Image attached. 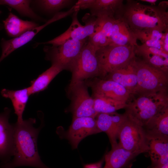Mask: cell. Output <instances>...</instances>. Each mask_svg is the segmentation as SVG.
<instances>
[{
	"label": "cell",
	"instance_id": "1",
	"mask_svg": "<svg viewBox=\"0 0 168 168\" xmlns=\"http://www.w3.org/2000/svg\"><path fill=\"white\" fill-rule=\"evenodd\" d=\"M35 118L23 120L13 124V158L8 163L1 166L2 168H14L29 166L36 168H50L41 160L37 148V138L43 124L34 126Z\"/></svg>",
	"mask_w": 168,
	"mask_h": 168
},
{
	"label": "cell",
	"instance_id": "2",
	"mask_svg": "<svg viewBox=\"0 0 168 168\" xmlns=\"http://www.w3.org/2000/svg\"><path fill=\"white\" fill-rule=\"evenodd\" d=\"M167 7L168 2L155 6L128 0L124 5L122 18L133 32L147 29L165 32L168 30Z\"/></svg>",
	"mask_w": 168,
	"mask_h": 168
},
{
	"label": "cell",
	"instance_id": "3",
	"mask_svg": "<svg viewBox=\"0 0 168 168\" xmlns=\"http://www.w3.org/2000/svg\"><path fill=\"white\" fill-rule=\"evenodd\" d=\"M167 91L138 95L127 102L125 113L144 127L156 114L168 106Z\"/></svg>",
	"mask_w": 168,
	"mask_h": 168
},
{
	"label": "cell",
	"instance_id": "4",
	"mask_svg": "<svg viewBox=\"0 0 168 168\" xmlns=\"http://www.w3.org/2000/svg\"><path fill=\"white\" fill-rule=\"evenodd\" d=\"M134 46L111 44L97 49L96 55L100 78H104L109 73L128 63L135 56Z\"/></svg>",
	"mask_w": 168,
	"mask_h": 168
},
{
	"label": "cell",
	"instance_id": "5",
	"mask_svg": "<svg viewBox=\"0 0 168 168\" xmlns=\"http://www.w3.org/2000/svg\"><path fill=\"white\" fill-rule=\"evenodd\" d=\"M133 64L137 77L134 95L168 91V74L135 56Z\"/></svg>",
	"mask_w": 168,
	"mask_h": 168
},
{
	"label": "cell",
	"instance_id": "6",
	"mask_svg": "<svg viewBox=\"0 0 168 168\" xmlns=\"http://www.w3.org/2000/svg\"><path fill=\"white\" fill-rule=\"evenodd\" d=\"M126 116L118 131V144L125 149L139 154L148 152L147 134L143 127Z\"/></svg>",
	"mask_w": 168,
	"mask_h": 168
},
{
	"label": "cell",
	"instance_id": "7",
	"mask_svg": "<svg viewBox=\"0 0 168 168\" xmlns=\"http://www.w3.org/2000/svg\"><path fill=\"white\" fill-rule=\"evenodd\" d=\"M96 50L88 41L84 45L70 69L72 76L68 89L79 82L98 76L99 68Z\"/></svg>",
	"mask_w": 168,
	"mask_h": 168
},
{
	"label": "cell",
	"instance_id": "8",
	"mask_svg": "<svg viewBox=\"0 0 168 168\" xmlns=\"http://www.w3.org/2000/svg\"><path fill=\"white\" fill-rule=\"evenodd\" d=\"M86 42V40H68L56 46H45L44 50L46 59L52 64L58 65L63 70L70 69Z\"/></svg>",
	"mask_w": 168,
	"mask_h": 168
},
{
	"label": "cell",
	"instance_id": "9",
	"mask_svg": "<svg viewBox=\"0 0 168 168\" xmlns=\"http://www.w3.org/2000/svg\"><path fill=\"white\" fill-rule=\"evenodd\" d=\"M79 9L78 8L72 13V23L67 30L50 40L38 43L37 45L46 44H51L52 46L58 45L69 39L84 40L92 35L96 31V17L90 14H86L82 18L85 25H82L77 18Z\"/></svg>",
	"mask_w": 168,
	"mask_h": 168
},
{
	"label": "cell",
	"instance_id": "10",
	"mask_svg": "<svg viewBox=\"0 0 168 168\" xmlns=\"http://www.w3.org/2000/svg\"><path fill=\"white\" fill-rule=\"evenodd\" d=\"M68 93L71 96L72 103L70 110L73 118H96L98 114L94 109V100L90 96L87 86L84 81L78 82L68 89Z\"/></svg>",
	"mask_w": 168,
	"mask_h": 168
},
{
	"label": "cell",
	"instance_id": "11",
	"mask_svg": "<svg viewBox=\"0 0 168 168\" xmlns=\"http://www.w3.org/2000/svg\"><path fill=\"white\" fill-rule=\"evenodd\" d=\"M101 132L98 128L95 118L81 117L73 118L69 128L61 137L67 139L72 149H77L84 138Z\"/></svg>",
	"mask_w": 168,
	"mask_h": 168
},
{
	"label": "cell",
	"instance_id": "12",
	"mask_svg": "<svg viewBox=\"0 0 168 168\" xmlns=\"http://www.w3.org/2000/svg\"><path fill=\"white\" fill-rule=\"evenodd\" d=\"M91 79L85 83L91 88L93 94L127 103L132 96L124 87L115 82L96 77Z\"/></svg>",
	"mask_w": 168,
	"mask_h": 168
},
{
	"label": "cell",
	"instance_id": "13",
	"mask_svg": "<svg viewBox=\"0 0 168 168\" xmlns=\"http://www.w3.org/2000/svg\"><path fill=\"white\" fill-rule=\"evenodd\" d=\"M123 2V0H79L75 5L80 9H89L91 15L96 17L105 15L118 19L122 17Z\"/></svg>",
	"mask_w": 168,
	"mask_h": 168
},
{
	"label": "cell",
	"instance_id": "14",
	"mask_svg": "<svg viewBox=\"0 0 168 168\" xmlns=\"http://www.w3.org/2000/svg\"><path fill=\"white\" fill-rule=\"evenodd\" d=\"M11 109L5 107L0 113V161L1 166L9 162L13 150V124L9 122Z\"/></svg>",
	"mask_w": 168,
	"mask_h": 168
},
{
	"label": "cell",
	"instance_id": "15",
	"mask_svg": "<svg viewBox=\"0 0 168 168\" xmlns=\"http://www.w3.org/2000/svg\"><path fill=\"white\" fill-rule=\"evenodd\" d=\"M65 17L62 12L57 13L44 24L30 30L20 35L13 39L1 40L2 54L0 63L10 54L18 48L24 45L31 40L41 30L50 24Z\"/></svg>",
	"mask_w": 168,
	"mask_h": 168
},
{
	"label": "cell",
	"instance_id": "16",
	"mask_svg": "<svg viewBox=\"0 0 168 168\" xmlns=\"http://www.w3.org/2000/svg\"><path fill=\"white\" fill-rule=\"evenodd\" d=\"M126 117L125 113L120 114L116 112L110 114L99 113L96 117L98 128L101 132L106 133L111 147L118 143V131Z\"/></svg>",
	"mask_w": 168,
	"mask_h": 168
},
{
	"label": "cell",
	"instance_id": "17",
	"mask_svg": "<svg viewBox=\"0 0 168 168\" xmlns=\"http://www.w3.org/2000/svg\"><path fill=\"white\" fill-rule=\"evenodd\" d=\"M135 56L146 63L168 73V53L155 48L143 45L134 46Z\"/></svg>",
	"mask_w": 168,
	"mask_h": 168
},
{
	"label": "cell",
	"instance_id": "18",
	"mask_svg": "<svg viewBox=\"0 0 168 168\" xmlns=\"http://www.w3.org/2000/svg\"><path fill=\"white\" fill-rule=\"evenodd\" d=\"M152 168L168 162V137L147 134Z\"/></svg>",
	"mask_w": 168,
	"mask_h": 168
},
{
	"label": "cell",
	"instance_id": "19",
	"mask_svg": "<svg viewBox=\"0 0 168 168\" xmlns=\"http://www.w3.org/2000/svg\"><path fill=\"white\" fill-rule=\"evenodd\" d=\"M134 58L127 65L109 73L104 79L117 82L124 87L132 95H134L138 82L133 64Z\"/></svg>",
	"mask_w": 168,
	"mask_h": 168
},
{
	"label": "cell",
	"instance_id": "20",
	"mask_svg": "<svg viewBox=\"0 0 168 168\" xmlns=\"http://www.w3.org/2000/svg\"><path fill=\"white\" fill-rule=\"evenodd\" d=\"M139 154L127 150L118 143L105 155L103 168H127Z\"/></svg>",
	"mask_w": 168,
	"mask_h": 168
},
{
	"label": "cell",
	"instance_id": "21",
	"mask_svg": "<svg viewBox=\"0 0 168 168\" xmlns=\"http://www.w3.org/2000/svg\"><path fill=\"white\" fill-rule=\"evenodd\" d=\"M137 41L133 32L122 18L115 19L111 37V44L136 46L138 45Z\"/></svg>",
	"mask_w": 168,
	"mask_h": 168
},
{
	"label": "cell",
	"instance_id": "22",
	"mask_svg": "<svg viewBox=\"0 0 168 168\" xmlns=\"http://www.w3.org/2000/svg\"><path fill=\"white\" fill-rule=\"evenodd\" d=\"M1 93L4 97L10 99L17 117V122L21 123L23 121V114L30 96L28 87L16 90L3 89Z\"/></svg>",
	"mask_w": 168,
	"mask_h": 168
},
{
	"label": "cell",
	"instance_id": "23",
	"mask_svg": "<svg viewBox=\"0 0 168 168\" xmlns=\"http://www.w3.org/2000/svg\"><path fill=\"white\" fill-rule=\"evenodd\" d=\"M3 22L8 35L14 38L39 26L34 21L22 20L12 12Z\"/></svg>",
	"mask_w": 168,
	"mask_h": 168
},
{
	"label": "cell",
	"instance_id": "24",
	"mask_svg": "<svg viewBox=\"0 0 168 168\" xmlns=\"http://www.w3.org/2000/svg\"><path fill=\"white\" fill-rule=\"evenodd\" d=\"M143 128L147 134L168 137V106L151 119Z\"/></svg>",
	"mask_w": 168,
	"mask_h": 168
},
{
	"label": "cell",
	"instance_id": "25",
	"mask_svg": "<svg viewBox=\"0 0 168 168\" xmlns=\"http://www.w3.org/2000/svg\"><path fill=\"white\" fill-rule=\"evenodd\" d=\"M63 70L59 66L52 64L49 68L31 82L30 86L28 87L30 95L44 90L53 79Z\"/></svg>",
	"mask_w": 168,
	"mask_h": 168
},
{
	"label": "cell",
	"instance_id": "26",
	"mask_svg": "<svg viewBox=\"0 0 168 168\" xmlns=\"http://www.w3.org/2000/svg\"><path fill=\"white\" fill-rule=\"evenodd\" d=\"M133 32L136 40H140L142 45L164 50L163 41L166 32L156 29H147Z\"/></svg>",
	"mask_w": 168,
	"mask_h": 168
},
{
	"label": "cell",
	"instance_id": "27",
	"mask_svg": "<svg viewBox=\"0 0 168 168\" xmlns=\"http://www.w3.org/2000/svg\"><path fill=\"white\" fill-rule=\"evenodd\" d=\"M94 108L99 113L110 114L124 108L127 102L117 101L106 97L93 94Z\"/></svg>",
	"mask_w": 168,
	"mask_h": 168
},
{
	"label": "cell",
	"instance_id": "28",
	"mask_svg": "<svg viewBox=\"0 0 168 168\" xmlns=\"http://www.w3.org/2000/svg\"><path fill=\"white\" fill-rule=\"evenodd\" d=\"M28 0H0V5H7L15 10L21 16L37 20H41L30 7Z\"/></svg>",
	"mask_w": 168,
	"mask_h": 168
},
{
	"label": "cell",
	"instance_id": "29",
	"mask_svg": "<svg viewBox=\"0 0 168 168\" xmlns=\"http://www.w3.org/2000/svg\"><path fill=\"white\" fill-rule=\"evenodd\" d=\"M36 1L43 10L48 12L59 11L72 5L74 2L71 0H40Z\"/></svg>",
	"mask_w": 168,
	"mask_h": 168
},
{
	"label": "cell",
	"instance_id": "30",
	"mask_svg": "<svg viewBox=\"0 0 168 168\" xmlns=\"http://www.w3.org/2000/svg\"><path fill=\"white\" fill-rule=\"evenodd\" d=\"M103 160L94 163L86 164L84 165L83 168H101Z\"/></svg>",
	"mask_w": 168,
	"mask_h": 168
},
{
	"label": "cell",
	"instance_id": "31",
	"mask_svg": "<svg viewBox=\"0 0 168 168\" xmlns=\"http://www.w3.org/2000/svg\"><path fill=\"white\" fill-rule=\"evenodd\" d=\"M163 49L168 53V30L166 32L163 41Z\"/></svg>",
	"mask_w": 168,
	"mask_h": 168
},
{
	"label": "cell",
	"instance_id": "32",
	"mask_svg": "<svg viewBox=\"0 0 168 168\" xmlns=\"http://www.w3.org/2000/svg\"><path fill=\"white\" fill-rule=\"evenodd\" d=\"M139 1L146 2L151 4L152 5H155L156 2H157L156 0H141Z\"/></svg>",
	"mask_w": 168,
	"mask_h": 168
},
{
	"label": "cell",
	"instance_id": "33",
	"mask_svg": "<svg viewBox=\"0 0 168 168\" xmlns=\"http://www.w3.org/2000/svg\"><path fill=\"white\" fill-rule=\"evenodd\" d=\"M153 168H168V162L160 166Z\"/></svg>",
	"mask_w": 168,
	"mask_h": 168
},
{
	"label": "cell",
	"instance_id": "34",
	"mask_svg": "<svg viewBox=\"0 0 168 168\" xmlns=\"http://www.w3.org/2000/svg\"><path fill=\"white\" fill-rule=\"evenodd\" d=\"M2 25L1 24H0V29H2Z\"/></svg>",
	"mask_w": 168,
	"mask_h": 168
},
{
	"label": "cell",
	"instance_id": "35",
	"mask_svg": "<svg viewBox=\"0 0 168 168\" xmlns=\"http://www.w3.org/2000/svg\"><path fill=\"white\" fill-rule=\"evenodd\" d=\"M1 13V11H0V14Z\"/></svg>",
	"mask_w": 168,
	"mask_h": 168
}]
</instances>
